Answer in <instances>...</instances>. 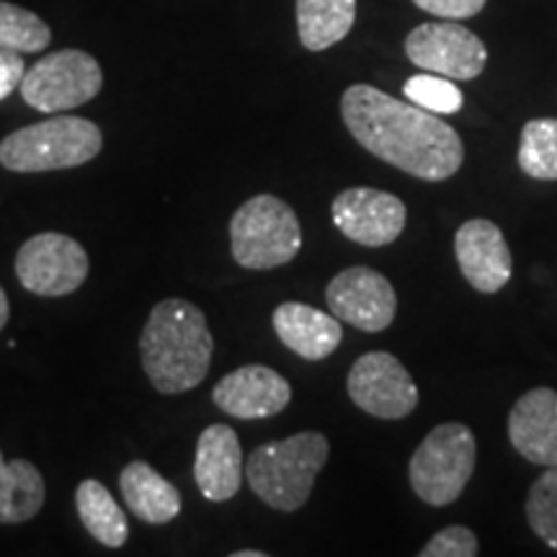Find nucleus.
I'll list each match as a JSON object with an SVG mask.
<instances>
[{"label":"nucleus","instance_id":"obj_17","mask_svg":"<svg viewBox=\"0 0 557 557\" xmlns=\"http://www.w3.org/2000/svg\"><path fill=\"white\" fill-rule=\"evenodd\" d=\"M274 331L278 341L305 361H323L344 341L341 320L305 302H284L274 310Z\"/></svg>","mask_w":557,"mask_h":557},{"label":"nucleus","instance_id":"obj_21","mask_svg":"<svg viewBox=\"0 0 557 557\" xmlns=\"http://www.w3.org/2000/svg\"><path fill=\"white\" fill-rule=\"evenodd\" d=\"M45 506V478L26 459H13L0 470V524H24Z\"/></svg>","mask_w":557,"mask_h":557},{"label":"nucleus","instance_id":"obj_9","mask_svg":"<svg viewBox=\"0 0 557 557\" xmlns=\"http://www.w3.org/2000/svg\"><path fill=\"white\" fill-rule=\"evenodd\" d=\"M346 389L354 406L382 421H400L418 406L413 377L400 359L387 351H369L354 361Z\"/></svg>","mask_w":557,"mask_h":557},{"label":"nucleus","instance_id":"obj_26","mask_svg":"<svg viewBox=\"0 0 557 557\" xmlns=\"http://www.w3.org/2000/svg\"><path fill=\"white\" fill-rule=\"evenodd\" d=\"M421 557H475L478 537L475 532L462 524L447 527L426 542V547L418 553Z\"/></svg>","mask_w":557,"mask_h":557},{"label":"nucleus","instance_id":"obj_23","mask_svg":"<svg viewBox=\"0 0 557 557\" xmlns=\"http://www.w3.org/2000/svg\"><path fill=\"white\" fill-rule=\"evenodd\" d=\"M50 26L37 13L0 0V50L29 54L50 47Z\"/></svg>","mask_w":557,"mask_h":557},{"label":"nucleus","instance_id":"obj_10","mask_svg":"<svg viewBox=\"0 0 557 557\" xmlns=\"http://www.w3.org/2000/svg\"><path fill=\"white\" fill-rule=\"evenodd\" d=\"M406 54L416 67L451 81H475L487 65L483 39L457 21L416 26L406 39Z\"/></svg>","mask_w":557,"mask_h":557},{"label":"nucleus","instance_id":"obj_14","mask_svg":"<svg viewBox=\"0 0 557 557\" xmlns=\"http://www.w3.org/2000/svg\"><path fill=\"white\" fill-rule=\"evenodd\" d=\"M455 253L462 276L472 289L496 295L513 274L511 248L491 220H468L455 235Z\"/></svg>","mask_w":557,"mask_h":557},{"label":"nucleus","instance_id":"obj_30","mask_svg":"<svg viewBox=\"0 0 557 557\" xmlns=\"http://www.w3.org/2000/svg\"><path fill=\"white\" fill-rule=\"evenodd\" d=\"M233 557H267L263 549H238V553H233Z\"/></svg>","mask_w":557,"mask_h":557},{"label":"nucleus","instance_id":"obj_16","mask_svg":"<svg viewBox=\"0 0 557 557\" xmlns=\"http://www.w3.org/2000/svg\"><path fill=\"white\" fill-rule=\"evenodd\" d=\"M243 449L235 429L214 423L199 434L197 459H194V480L199 493L212 504H225L243 485Z\"/></svg>","mask_w":557,"mask_h":557},{"label":"nucleus","instance_id":"obj_11","mask_svg":"<svg viewBox=\"0 0 557 557\" xmlns=\"http://www.w3.org/2000/svg\"><path fill=\"white\" fill-rule=\"evenodd\" d=\"M325 302L338 320L364 333L389 329L398 312V297L389 278L369 267L338 271L325 287Z\"/></svg>","mask_w":557,"mask_h":557},{"label":"nucleus","instance_id":"obj_1","mask_svg":"<svg viewBox=\"0 0 557 557\" xmlns=\"http://www.w3.org/2000/svg\"><path fill=\"white\" fill-rule=\"evenodd\" d=\"M341 116L361 148L408 176L444 181L462 169L465 145L457 132L416 103L357 83L341 96Z\"/></svg>","mask_w":557,"mask_h":557},{"label":"nucleus","instance_id":"obj_31","mask_svg":"<svg viewBox=\"0 0 557 557\" xmlns=\"http://www.w3.org/2000/svg\"><path fill=\"white\" fill-rule=\"evenodd\" d=\"M3 465H5V459H3V451H0V470H3Z\"/></svg>","mask_w":557,"mask_h":557},{"label":"nucleus","instance_id":"obj_28","mask_svg":"<svg viewBox=\"0 0 557 557\" xmlns=\"http://www.w3.org/2000/svg\"><path fill=\"white\" fill-rule=\"evenodd\" d=\"M26 75L24 58L18 52L0 50V101L9 99L13 90L21 88V81Z\"/></svg>","mask_w":557,"mask_h":557},{"label":"nucleus","instance_id":"obj_27","mask_svg":"<svg viewBox=\"0 0 557 557\" xmlns=\"http://www.w3.org/2000/svg\"><path fill=\"white\" fill-rule=\"evenodd\" d=\"M421 11L434 13L438 18L459 21V18H472L485 9L487 0H413Z\"/></svg>","mask_w":557,"mask_h":557},{"label":"nucleus","instance_id":"obj_2","mask_svg":"<svg viewBox=\"0 0 557 557\" xmlns=\"http://www.w3.org/2000/svg\"><path fill=\"white\" fill-rule=\"evenodd\" d=\"M214 341L207 318L189 299H160L150 310L139 354L152 387L163 395H181L201 385L212 361Z\"/></svg>","mask_w":557,"mask_h":557},{"label":"nucleus","instance_id":"obj_12","mask_svg":"<svg viewBox=\"0 0 557 557\" xmlns=\"http://www.w3.org/2000/svg\"><path fill=\"white\" fill-rule=\"evenodd\" d=\"M331 218L348 240L367 248H382L400 238L408 222V209L395 194L354 186L333 199Z\"/></svg>","mask_w":557,"mask_h":557},{"label":"nucleus","instance_id":"obj_19","mask_svg":"<svg viewBox=\"0 0 557 557\" xmlns=\"http://www.w3.org/2000/svg\"><path fill=\"white\" fill-rule=\"evenodd\" d=\"M357 21V0H297V32L305 50L338 45Z\"/></svg>","mask_w":557,"mask_h":557},{"label":"nucleus","instance_id":"obj_7","mask_svg":"<svg viewBox=\"0 0 557 557\" xmlns=\"http://www.w3.org/2000/svg\"><path fill=\"white\" fill-rule=\"evenodd\" d=\"M103 70L94 54L83 50H60L45 54L26 70L21 96L41 114L78 109L101 94Z\"/></svg>","mask_w":557,"mask_h":557},{"label":"nucleus","instance_id":"obj_8","mask_svg":"<svg viewBox=\"0 0 557 557\" xmlns=\"http://www.w3.org/2000/svg\"><path fill=\"white\" fill-rule=\"evenodd\" d=\"M16 276L39 297H65L83 287L88 253L78 240L62 233H39L18 248Z\"/></svg>","mask_w":557,"mask_h":557},{"label":"nucleus","instance_id":"obj_6","mask_svg":"<svg viewBox=\"0 0 557 557\" xmlns=\"http://www.w3.org/2000/svg\"><path fill=\"white\" fill-rule=\"evenodd\" d=\"M478 442L465 423H442L418 444L408 465L413 493L429 506H449L475 472Z\"/></svg>","mask_w":557,"mask_h":557},{"label":"nucleus","instance_id":"obj_22","mask_svg":"<svg viewBox=\"0 0 557 557\" xmlns=\"http://www.w3.org/2000/svg\"><path fill=\"white\" fill-rule=\"evenodd\" d=\"M519 169L529 178L557 181V120L542 116L532 120L521 129Z\"/></svg>","mask_w":557,"mask_h":557},{"label":"nucleus","instance_id":"obj_20","mask_svg":"<svg viewBox=\"0 0 557 557\" xmlns=\"http://www.w3.org/2000/svg\"><path fill=\"white\" fill-rule=\"evenodd\" d=\"M75 508H78V517L90 537L101 542L103 547H124V542L129 537L127 517H124L122 506L116 504L114 496L107 491V485L90 478L83 480L75 487Z\"/></svg>","mask_w":557,"mask_h":557},{"label":"nucleus","instance_id":"obj_13","mask_svg":"<svg viewBox=\"0 0 557 557\" xmlns=\"http://www.w3.org/2000/svg\"><path fill=\"white\" fill-rule=\"evenodd\" d=\"M212 400L222 413L240 421H261L278 416L292 400L289 382L276 369L246 364L222 377L212 389Z\"/></svg>","mask_w":557,"mask_h":557},{"label":"nucleus","instance_id":"obj_3","mask_svg":"<svg viewBox=\"0 0 557 557\" xmlns=\"http://www.w3.org/2000/svg\"><path fill=\"white\" fill-rule=\"evenodd\" d=\"M329 455L331 444L320 431H299L282 442L261 444L246 462L250 491L276 511H299L310 500Z\"/></svg>","mask_w":557,"mask_h":557},{"label":"nucleus","instance_id":"obj_4","mask_svg":"<svg viewBox=\"0 0 557 557\" xmlns=\"http://www.w3.org/2000/svg\"><path fill=\"white\" fill-rule=\"evenodd\" d=\"M99 124L83 116H52L11 132L0 143V165L13 173H47L81 169L101 156Z\"/></svg>","mask_w":557,"mask_h":557},{"label":"nucleus","instance_id":"obj_18","mask_svg":"<svg viewBox=\"0 0 557 557\" xmlns=\"http://www.w3.org/2000/svg\"><path fill=\"white\" fill-rule=\"evenodd\" d=\"M124 504L139 521L163 527L181 513V493L148 462H129L120 475Z\"/></svg>","mask_w":557,"mask_h":557},{"label":"nucleus","instance_id":"obj_24","mask_svg":"<svg viewBox=\"0 0 557 557\" xmlns=\"http://www.w3.org/2000/svg\"><path fill=\"white\" fill-rule=\"evenodd\" d=\"M527 521L532 532L557 553V465L547 468L529 487Z\"/></svg>","mask_w":557,"mask_h":557},{"label":"nucleus","instance_id":"obj_15","mask_svg":"<svg viewBox=\"0 0 557 557\" xmlns=\"http://www.w3.org/2000/svg\"><path fill=\"white\" fill-rule=\"evenodd\" d=\"M508 438L527 462L555 468L557 393L553 387H534L513 403L508 413Z\"/></svg>","mask_w":557,"mask_h":557},{"label":"nucleus","instance_id":"obj_25","mask_svg":"<svg viewBox=\"0 0 557 557\" xmlns=\"http://www.w3.org/2000/svg\"><path fill=\"white\" fill-rule=\"evenodd\" d=\"M403 94H406L410 103L431 111V114H457L465 103L462 90L455 86V81L436 73H423L408 78L406 86H403Z\"/></svg>","mask_w":557,"mask_h":557},{"label":"nucleus","instance_id":"obj_29","mask_svg":"<svg viewBox=\"0 0 557 557\" xmlns=\"http://www.w3.org/2000/svg\"><path fill=\"white\" fill-rule=\"evenodd\" d=\"M9 315H11L9 297H5V289L0 287V331H3V329H5V323H9Z\"/></svg>","mask_w":557,"mask_h":557},{"label":"nucleus","instance_id":"obj_5","mask_svg":"<svg viewBox=\"0 0 557 557\" xmlns=\"http://www.w3.org/2000/svg\"><path fill=\"white\" fill-rule=\"evenodd\" d=\"M302 248V227L287 201L259 194L230 220V250L243 269L269 271L289 263Z\"/></svg>","mask_w":557,"mask_h":557}]
</instances>
